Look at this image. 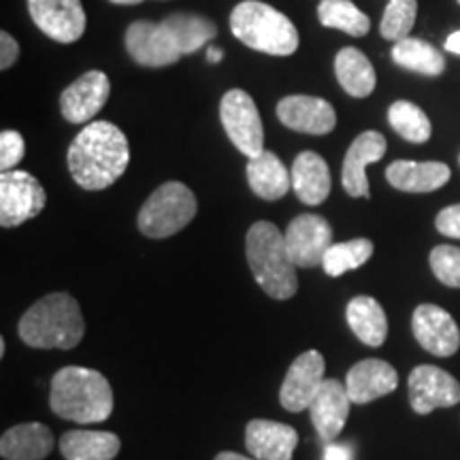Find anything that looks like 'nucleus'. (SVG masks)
Masks as SVG:
<instances>
[{"mask_svg":"<svg viewBox=\"0 0 460 460\" xmlns=\"http://www.w3.org/2000/svg\"><path fill=\"white\" fill-rule=\"evenodd\" d=\"M126 49L137 65L149 68H163L177 62L183 56L169 31L154 22H135L126 31Z\"/></svg>","mask_w":460,"mask_h":460,"instance_id":"nucleus-13","label":"nucleus"},{"mask_svg":"<svg viewBox=\"0 0 460 460\" xmlns=\"http://www.w3.org/2000/svg\"><path fill=\"white\" fill-rule=\"evenodd\" d=\"M292 190L305 205H322L331 194V171L315 152H301L290 169Z\"/></svg>","mask_w":460,"mask_h":460,"instance_id":"nucleus-21","label":"nucleus"},{"mask_svg":"<svg viewBox=\"0 0 460 460\" xmlns=\"http://www.w3.org/2000/svg\"><path fill=\"white\" fill-rule=\"evenodd\" d=\"M335 75L341 88L354 99H367L376 90L377 77L369 58L356 48H343L335 58Z\"/></svg>","mask_w":460,"mask_h":460,"instance_id":"nucleus-27","label":"nucleus"},{"mask_svg":"<svg viewBox=\"0 0 460 460\" xmlns=\"http://www.w3.org/2000/svg\"><path fill=\"white\" fill-rule=\"evenodd\" d=\"M111 94V82L102 71L84 73L60 94V111L71 124L90 122L105 107Z\"/></svg>","mask_w":460,"mask_h":460,"instance_id":"nucleus-17","label":"nucleus"},{"mask_svg":"<svg viewBox=\"0 0 460 460\" xmlns=\"http://www.w3.org/2000/svg\"><path fill=\"white\" fill-rule=\"evenodd\" d=\"M82 307L68 292L39 298L20 320L22 341L37 349H73L84 339Z\"/></svg>","mask_w":460,"mask_h":460,"instance_id":"nucleus-3","label":"nucleus"},{"mask_svg":"<svg viewBox=\"0 0 460 460\" xmlns=\"http://www.w3.org/2000/svg\"><path fill=\"white\" fill-rule=\"evenodd\" d=\"M245 254L254 279L269 296L286 301L296 295V264L288 254L284 234L275 224L262 220L247 230Z\"/></svg>","mask_w":460,"mask_h":460,"instance_id":"nucleus-4","label":"nucleus"},{"mask_svg":"<svg viewBox=\"0 0 460 460\" xmlns=\"http://www.w3.org/2000/svg\"><path fill=\"white\" fill-rule=\"evenodd\" d=\"M4 352H7V343H4V339L0 337V356H4Z\"/></svg>","mask_w":460,"mask_h":460,"instance_id":"nucleus-43","label":"nucleus"},{"mask_svg":"<svg viewBox=\"0 0 460 460\" xmlns=\"http://www.w3.org/2000/svg\"><path fill=\"white\" fill-rule=\"evenodd\" d=\"M48 203V194L37 177L26 171L0 172V226L15 228L37 217Z\"/></svg>","mask_w":460,"mask_h":460,"instance_id":"nucleus-8","label":"nucleus"},{"mask_svg":"<svg viewBox=\"0 0 460 460\" xmlns=\"http://www.w3.org/2000/svg\"><path fill=\"white\" fill-rule=\"evenodd\" d=\"M216 460H258V458H247V456H241L237 452H220L216 456Z\"/></svg>","mask_w":460,"mask_h":460,"instance_id":"nucleus-41","label":"nucleus"},{"mask_svg":"<svg viewBox=\"0 0 460 460\" xmlns=\"http://www.w3.org/2000/svg\"><path fill=\"white\" fill-rule=\"evenodd\" d=\"M326 362L318 349H309L295 358L286 373L279 390V402L286 411L298 413L309 410L315 394L320 393L324 377Z\"/></svg>","mask_w":460,"mask_h":460,"instance_id":"nucleus-9","label":"nucleus"},{"mask_svg":"<svg viewBox=\"0 0 460 460\" xmlns=\"http://www.w3.org/2000/svg\"><path fill=\"white\" fill-rule=\"evenodd\" d=\"M413 337L424 349L441 358L456 354L460 348V331L456 320L437 305H420L411 318Z\"/></svg>","mask_w":460,"mask_h":460,"instance_id":"nucleus-14","label":"nucleus"},{"mask_svg":"<svg viewBox=\"0 0 460 460\" xmlns=\"http://www.w3.org/2000/svg\"><path fill=\"white\" fill-rule=\"evenodd\" d=\"M284 239L296 269H312L322 264L332 245V228L322 216L303 214L290 222Z\"/></svg>","mask_w":460,"mask_h":460,"instance_id":"nucleus-10","label":"nucleus"},{"mask_svg":"<svg viewBox=\"0 0 460 460\" xmlns=\"http://www.w3.org/2000/svg\"><path fill=\"white\" fill-rule=\"evenodd\" d=\"M386 137L377 130H367L354 139L348 154L343 158L341 181L343 190L354 199H369V180H367V166L377 163L386 154Z\"/></svg>","mask_w":460,"mask_h":460,"instance_id":"nucleus-15","label":"nucleus"},{"mask_svg":"<svg viewBox=\"0 0 460 460\" xmlns=\"http://www.w3.org/2000/svg\"><path fill=\"white\" fill-rule=\"evenodd\" d=\"M32 22L58 43H75L85 32L82 0H28Z\"/></svg>","mask_w":460,"mask_h":460,"instance_id":"nucleus-11","label":"nucleus"},{"mask_svg":"<svg viewBox=\"0 0 460 460\" xmlns=\"http://www.w3.org/2000/svg\"><path fill=\"white\" fill-rule=\"evenodd\" d=\"M322 26L335 28L352 37H365L371 31V22L352 0H322L318 7Z\"/></svg>","mask_w":460,"mask_h":460,"instance_id":"nucleus-30","label":"nucleus"},{"mask_svg":"<svg viewBox=\"0 0 460 460\" xmlns=\"http://www.w3.org/2000/svg\"><path fill=\"white\" fill-rule=\"evenodd\" d=\"M446 49L452 51V54H458L460 56V31L452 32L450 37H447L446 41Z\"/></svg>","mask_w":460,"mask_h":460,"instance_id":"nucleus-39","label":"nucleus"},{"mask_svg":"<svg viewBox=\"0 0 460 460\" xmlns=\"http://www.w3.org/2000/svg\"><path fill=\"white\" fill-rule=\"evenodd\" d=\"M386 180L401 192H435L450 181V166L444 163L396 160L386 169Z\"/></svg>","mask_w":460,"mask_h":460,"instance_id":"nucleus-22","label":"nucleus"},{"mask_svg":"<svg viewBox=\"0 0 460 460\" xmlns=\"http://www.w3.org/2000/svg\"><path fill=\"white\" fill-rule=\"evenodd\" d=\"M245 172L252 192L264 200L284 199L288 190L292 188L290 171L273 152H267V149L254 158H247Z\"/></svg>","mask_w":460,"mask_h":460,"instance_id":"nucleus-24","label":"nucleus"},{"mask_svg":"<svg viewBox=\"0 0 460 460\" xmlns=\"http://www.w3.org/2000/svg\"><path fill=\"white\" fill-rule=\"evenodd\" d=\"M66 163L77 186L105 190L128 169V139L111 122H92L73 139Z\"/></svg>","mask_w":460,"mask_h":460,"instance_id":"nucleus-1","label":"nucleus"},{"mask_svg":"<svg viewBox=\"0 0 460 460\" xmlns=\"http://www.w3.org/2000/svg\"><path fill=\"white\" fill-rule=\"evenodd\" d=\"M20 58V45L9 32H0V68L7 71Z\"/></svg>","mask_w":460,"mask_h":460,"instance_id":"nucleus-37","label":"nucleus"},{"mask_svg":"<svg viewBox=\"0 0 460 460\" xmlns=\"http://www.w3.org/2000/svg\"><path fill=\"white\" fill-rule=\"evenodd\" d=\"M458 163H460V158H458Z\"/></svg>","mask_w":460,"mask_h":460,"instance_id":"nucleus-44","label":"nucleus"},{"mask_svg":"<svg viewBox=\"0 0 460 460\" xmlns=\"http://www.w3.org/2000/svg\"><path fill=\"white\" fill-rule=\"evenodd\" d=\"M220 119L228 139L247 158L264 152V128L254 99L243 90H230L222 96Z\"/></svg>","mask_w":460,"mask_h":460,"instance_id":"nucleus-7","label":"nucleus"},{"mask_svg":"<svg viewBox=\"0 0 460 460\" xmlns=\"http://www.w3.org/2000/svg\"><path fill=\"white\" fill-rule=\"evenodd\" d=\"M54 446V433L45 424H17L3 433L0 456L4 460H43L49 456Z\"/></svg>","mask_w":460,"mask_h":460,"instance_id":"nucleus-23","label":"nucleus"},{"mask_svg":"<svg viewBox=\"0 0 460 460\" xmlns=\"http://www.w3.org/2000/svg\"><path fill=\"white\" fill-rule=\"evenodd\" d=\"M222 58H224V49H220V48L207 49V62H211V65H217V62H222Z\"/></svg>","mask_w":460,"mask_h":460,"instance_id":"nucleus-40","label":"nucleus"},{"mask_svg":"<svg viewBox=\"0 0 460 460\" xmlns=\"http://www.w3.org/2000/svg\"><path fill=\"white\" fill-rule=\"evenodd\" d=\"M349 399L348 388L337 379H326L322 384L320 393L309 405V416L315 427V433L324 444H332L345 427V420L349 416Z\"/></svg>","mask_w":460,"mask_h":460,"instance_id":"nucleus-18","label":"nucleus"},{"mask_svg":"<svg viewBox=\"0 0 460 460\" xmlns=\"http://www.w3.org/2000/svg\"><path fill=\"white\" fill-rule=\"evenodd\" d=\"M349 458H352V454H349L348 447H343V446H335V444H329V446H326L324 460H349Z\"/></svg>","mask_w":460,"mask_h":460,"instance_id":"nucleus-38","label":"nucleus"},{"mask_svg":"<svg viewBox=\"0 0 460 460\" xmlns=\"http://www.w3.org/2000/svg\"><path fill=\"white\" fill-rule=\"evenodd\" d=\"M430 269L444 286L460 288V247L437 245L430 252Z\"/></svg>","mask_w":460,"mask_h":460,"instance_id":"nucleus-34","label":"nucleus"},{"mask_svg":"<svg viewBox=\"0 0 460 460\" xmlns=\"http://www.w3.org/2000/svg\"><path fill=\"white\" fill-rule=\"evenodd\" d=\"M418 3L416 0H390L384 11L379 32L386 41H402L410 37L413 24H416Z\"/></svg>","mask_w":460,"mask_h":460,"instance_id":"nucleus-33","label":"nucleus"},{"mask_svg":"<svg viewBox=\"0 0 460 460\" xmlns=\"http://www.w3.org/2000/svg\"><path fill=\"white\" fill-rule=\"evenodd\" d=\"M122 441L107 430H68L60 437V454L65 460H113Z\"/></svg>","mask_w":460,"mask_h":460,"instance_id":"nucleus-26","label":"nucleus"},{"mask_svg":"<svg viewBox=\"0 0 460 460\" xmlns=\"http://www.w3.org/2000/svg\"><path fill=\"white\" fill-rule=\"evenodd\" d=\"M393 60L399 66L407 68V71L429 75V77H437L446 68V58L439 49H435L433 45L422 41V39L413 37L394 43Z\"/></svg>","mask_w":460,"mask_h":460,"instance_id":"nucleus-29","label":"nucleus"},{"mask_svg":"<svg viewBox=\"0 0 460 460\" xmlns=\"http://www.w3.org/2000/svg\"><path fill=\"white\" fill-rule=\"evenodd\" d=\"M458 3H460V0H458Z\"/></svg>","mask_w":460,"mask_h":460,"instance_id":"nucleus-45","label":"nucleus"},{"mask_svg":"<svg viewBox=\"0 0 460 460\" xmlns=\"http://www.w3.org/2000/svg\"><path fill=\"white\" fill-rule=\"evenodd\" d=\"M435 226L441 234L452 239H460V205H450L439 211Z\"/></svg>","mask_w":460,"mask_h":460,"instance_id":"nucleus-36","label":"nucleus"},{"mask_svg":"<svg viewBox=\"0 0 460 460\" xmlns=\"http://www.w3.org/2000/svg\"><path fill=\"white\" fill-rule=\"evenodd\" d=\"M230 31L250 49L269 56H292L298 49V31L288 17L261 0L239 3L230 13Z\"/></svg>","mask_w":460,"mask_h":460,"instance_id":"nucleus-5","label":"nucleus"},{"mask_svg":"<svg viewBox=\"0 0 460 460\" xmlns=\"http://www.w3.org/2000/svg\"><path fill=\"white\" fill-rule=\"evenodd\" d=\"M49 407L56 416L77 424L105 422L113 413V390L102 373L65 367L51 379Z\"/></svg>","mask_w":460,"mask_h":460,"instance_id":"nucleus-2","label":"nucleus"},{"mask_svg":"<svg viewBox=\"0 0 460 460\" xmlns=\"http://www.w3.org/2000/svg\"><path fill=\"white\" fill-rule=\"evenodd\" d=\"M373 256V243L369 239H352L345 243H332L322 261V269L329 278H341L343 273L354 271Z\"/></svg>","mask_w":460,"mask_h":460,"instance_id":"nucleus-31","label":"nucleus"},{"mask_svg":"<svg viewBox=\"0 0 460 460\" xmlns=\"http://www.w3.org/2000/svg\"><path fill=\"white\" fill-rule=\"evenodd\" d=\"M278 118L286 128L305 135H329L337 126V113L329 101L318 96L292 94L279 101Z\"/></svg>","mask_w":460,"mask_h":460,"instance_id":"nucleus-16","label":"nucleus"},{"mask_svg":"<svg viewBox=\"0 0 460 460\" xmlns=\"http://www.w3.org/2000/svg\"><path fill=\"white\" fill-rule=\"evenodd\" d=\"M26 154V143L20 132L4 130L0 132V169L13 171V166L22 163Z\"/></svg>","mask_w":460,"mask_h":460,"instance_id":"nucleus-35","label":"nucleus"},{"mask_svg":"<svg viewBox=\"0 0 460 460\" xmlns=\"http://www.w3.org/2000/svg\"><path fill=\"white\" fill-rule=\"evenodd\" d=\"M399 386V376L393 365H388L386 360L379 358H367L356 362L352 369L345 376V388L352 402L356 405H365L379 399V396H386L394 393Z\"/></svg>","mask_w":460,"mask_h":460,"instance_id":"nucleus-19","label":"nucleus"},{"mask_svg":"<svg viewBox=\"0 0 460 460\" xmlns=\"http://www.w3.org/2000/svg\"><path fill=\"white\" fill-rule=\"evenodd\" d=\"M109 3L126 4V7H128V4H139V3H143V0H109Z\"/></svg>","mask_w":460,"mask_h":460,"instance_id":"nucleus-42","label":"nucleus"},{"mask_svg":"<svg viewBox=\"0 0 460 460\" xmlns=\"http://www.w3.org/2000/svg\"><path fill=\"white\" fill-rule=\"evenodd\" d=\"M407 386L413 411L420 416H427L437 407H454L460 402V384L435 365L416 367L410 373Z\"/></svg>","mask_w":460,"mask_h":460,"instance_id":"nucleus-12","label":"nucleus"},{"mask_svg":"<svg viewBox=\"0 0 460 460\" xmlns=\"http://www.w3.org/2000/svg\"><path fill=\"white\" fill-rule=\"evenodd\" d=\"M163 26L169 31L183 56L205 48L207 43L214 41L217 34L214 22L197 13H171L163 20Z\"/></svg>","mask_w":460,"mask_h":460,"instance_id":"nucleus-28","label":"nucleus"},{"mask_svg":"<svg viewBox=\"0 0 460 460\" xmlns=\"http://www.w3.org/2000/svg\"><path fill=\"white\" fill-rule=\"evenodd\" d=\"M345 318H348L349 329L358 341L369 348H379L388 337V318L384 307L373 296L360 295L354 296L345 309Z\"/></svg>","mask_w":460,"mask_h":460,"instance_id":"nucleus-25","label":"nucleus"},{"mask_svg":"<svg viewBox=\"0 0 460 460\" xmlns=\"http://www.w3.org/2000/svg\"><path fill=\"white\" fill-rule=\"evenodd\" d=\"M388 122L396 130V135L410 143H427L433 132L427 113L410 101L393 102L388 109Z\"/></svg>","mask_w":460,"mask_h":460,"instance_id":"nucleus-32","label":"nucleus"},{"mask_svg":"<svg viewBox=\"0 0 460 460\" xmlns=\"http://www.w3.org/2000/svg\"><path fill=\"white\" fill-rule=\"evenodd\" d=\"M199 211L197 197L181 181H166L152 192L141 207L139 230L149 239H166L180 233Z\"/></svg>","mask_w":460,"mask_h":460,"instance_id":"nucleus-6","label":"nucleus"},{"mask_svg":"<svg viewBox=\"0 0 460 460\" xmlns=\"http://www.w3.org/2000/svg\"><path fill=\"white\" fill-rule=\"evenodd\" d=\"M245 446L258 460H292L298 446V433L290 424L252 420L245 427Z\"/></svg>","mask_w":460,"mask_h":460,"instance_id":"nucleus-20","label":"nucleus"}]
</instances>
